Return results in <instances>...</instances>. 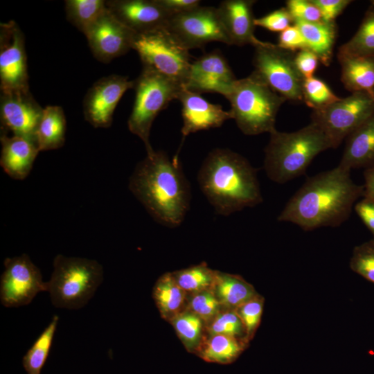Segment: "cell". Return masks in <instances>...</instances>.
Here are the masks:
<instances>
[{"instance_id": "6da1fadb", "label": "cell", "mask_w": 374, "mask_h": 374, "mask_svg": "<svg viewBox=\"0 0 374 374\" xmlns=\"http://www.w3.org/2000/svg\"><path fill=\"white\" fill-rule=\"evenodd\" d=\"M363 186L356 184L350 170L337 166L308 177L288 200L277 220L304 231L339 226L347 220Z\"/></svg>"}, {"instance_id": "7a4b0ae2", "label": "cell", "mask_w": 374, "mask_h": 374, "mask_svg": "<svg viewBox=\"0 0 374 374\" xmlns=\"http://www.w3.org/2000/svg\"><path fill=\"white\" fill-rule=\"evenodd\" d=\"M129 188L159 223L179 226L190 208V188L177 158L154 150L139 162Z\"/></svg>"}, {"instance_id": "3957f363", "label": "cell", "mask_w": 374, "mask_h": 374, "mask_svg": "<svg viewBox=\"0 0 374 374\" xmlns=\"http://www.w3.org/2000/svg\"><path fill=\"white\" fill-rule=\"evenodd\" d=\"M197 182L220 215H229L262 202L256 170L247 159L229 149L216 148L208 154Z\"/></svg>"}, {"instance_id": "277c9868", "label": "cell", "mask_w": 374, "mask_h": 374, "mask_svg": "<svg viewBox=\"0 0 374 374\" xmlns=\"http://www.w3.org/2000/svg\"><path fill=\"white\" fill-rule=\"evenodd\" d=\"M329 148L330 140L314 123L293 132L275 130L265 150V171L271 181L286 183L303 175L315 157Z\"/></svg>"}, {"instance_id": "5b68a950", "label": "cell", "mask_w": 374, "mask_h": 374, "mask_svg": "<svg viewBox=\"0 0 374 374\" xmlns=\"http://www.w3.org/2000/svg\"><path fill=\"white\" fill-rule=\"evenodd\" d=\"M47 283L55 307L78 310L87 304L103 281V266L96 260L57 254Z\"/></svg>"}, {"instance_id": "8992f818", "label": "cell", "mask_w": 374, "mask_h": 374, "mask_svg": "<svg viewBox=\"0 0 374 374\" xmlns=\"http://www.w3.org/2000/svg\"><path fill=\"white\" fill-rule=\"evenodd\" d=\"M226 98L230 103L232 119L242 133L249 136L275 130L277 113L286 101L253 73L237 80Z\"/></svg>"}, {"instance_id": "52a82bcc", "label": "cell", "mask_w": 374, "mask_h": 374, "mask_svg": "<svg viewBox=\"0 0 374 374\" xmlns=\"http://www.w3.org/2000/svg\"><path fill=\"white\" fill-rule=\"evenodd\" d=\"M134 81L135 98L127 126L132 134L142 140L147 154H150L154 150L150 143L152 123L172 100L178 99L183 86L145 66Z\"/></svg>"}, {"instance_id": "ba28073f", "label": "cell", "mask_w": 374, "mask_h": 374, "mask_svg": "<svg viewBox=\"0 0 374 374\" xmlns=\"http://www.w3.org/2000/svg\"><path fill=\"white\" fill-rule=\"evenodd\" d=\"M132 49L139 54L143 66L184 85L191 64L190 55L167 27L135 33Z\"/></svg>"}, {"instance_id": "9c48e42d", "label": "cell", "mask_w": 374, "mask_h": 374, "mask_svg": "<svg viewBox=\"0 0 374 374\" xmlns=\"http://www.w3.org/2000/svg\"><path fill=\"white\" fill-rule=\"evenodd\" d=\"M254 48L252 73L286 100L303 101L304 79L295 66L294 52L267 42Z\"/></svg>"}, {"instance_id": "30bf717a", "label": "cell", "mask_w": 374, "mask_h": 374, "mask_svg": "<svg viewBox=\"0 0 374 374\" xmlns=\"http://www.w3.org/2000/svg\"><path fill=\"white\" fill-rule=\"evenodd\" d=\"M374 114V95L355 92L320 109L313 110L312 123L318 125L330 140L332 148Z\"/></svg>"}, {"instance_id": "8fae6325", "label": "cell", "mask_w": 374, "mask_h": 374, "mask_svg": "<svg viewBox=\"0 0 374 374\" xmlns=\"http://www.w3.org/2000/svg\"><path fill=\"white\" fill-rule=\"evenodd\" d=\"M42 292H47L40 269L23 253L7 258L0 280V301L6 308L29 304Z\"/></svg>"}, {"instance_id": "7c38bea8", "label": "cell", "mask_w": 374, "mask_h": 374, "mask_svg": "<svg viewBox=\"0 0 374 374\" xmlns=\"http://www.w3.org/2000/svg\"><path fill=\"white\" fill-rule=\"evenodd\" d=\"M168 29L190 51L212 42L231 45L220 21L217 8L199 6L172 16Z\"/></svg>"}, {"instance_id": "4fadbf2b", "label": "cell", "mask_w": 374, "mask_h": 374, "mask_svg": "<svg viewBox=\"0 0 374 374\" xmlns=\"http://www.w3.org/2000/svg\"><path fill=\"white\" fill-rule=\"evenodd\" d=\"M0 27L1 92L29 91L24 35L13 21Z\"/></svg>"}, {"instance_id": "5bb4252c", "label": "cell", "mask_w": 374, "mask_h": 374, "mask_svg": "<svg viewBox=\"0 0 374 374\" xmlns=\"http://www.w3.org/2000/svg\"><path fill=\"white\" fill-rule=\"evenodd\" d=\"M134 81L120 75H110L96 81L83 100L85 120L94 127H109L123 95L133 89Z\"/></svg>"}, {"instance_id": "9a60e30c", "label": "cell", "mask_w": 374, "mask_h": 374, "mask_svg": "<svg viewBox=\"0 0 374 374\" xmlns=\"http://www.w3.org/2000/svg\"><path fill=\"white\" fill-rule=\"evenodd\" d=\"M237 80L226 58L216 50L191 62L183 87L199 94L217 93L226 98Z\"/></svg>"}, {"instance_id": "2e32d148", "label": "cell", "mask_w": 374, "mask_h": 374, "mask_svg": "<svg viewBox=\"0 0 374 374\" xmlns=\"http://www.w3.org/2000/svg\"><path fill=\"white\" fill-rule=\"evenodd\" d=\"M134 34L107 10L84 35L94 57L109 63L132 49Z\"/></svg>"}, {"instance_id": "e0dca14e", "label": "cell", "mask_w": 374, "mask_h": 374, "mask_svg": "<svg viewBox=\"0 0 374 374\" xmlns=\"http://www.w3.org/2000/svg\"><path fill=\"white\" fill-rule=\"evenodd\" d=\"M43 110L30 90L1 92L0 117L3 132L10 131L12 135L35 141V132Z\"/></svg>"}, {"instance_id": "ac0fdd59", "label": "cell", "mask_w": 374, "mask_h": 374, "mask_svg": "<svg viewBox=\"0 0 374 374\" xmlns=\"http://www.w3.org/2000/svg\"><path fill=\"white\" fill-rule=\"evenodd\" d=\"M107 10L134 33L167 27L172 17L155 0H109Z\"/></svg>"}, {"instance_id": "d6986e66", "label": "cell", "mask_w": 374, "mask_h": 374, "mask_svg": "<svg viewBox=\"0 0 374 374\" xmlns=\"http://www.w3.org/2000/svg\"><path fill=\"white\" fill-rule=\"evenodd\" d=\"M178 100L181 104L183 138L192 133L221 127L232 119L229 111L218 104H213L204 98L201 94L185 89L181 91Z\"/></svg>"}, {"instance_id": "ffe728a7", "label": "cell", "mask_w": 374, "mask_h": 374, "mask_svg": "<svg viewBox=\"0 0 374 374\" xmlns=\"http://www.w3.org/2000/svg\"><path fill=\"white\" fill-rule=\"evenodd\" d=\"M253 0H224L217 8L222 26L230 40L231 45L254 47L264 42L254 35L255 17Z\"/></svg>"}, {"instance_id": "44dd1931", "label": "cell", "mask_w": 374, "mask_h": 374, "mask_svg": "<svg viewBox=\"0 0 374 374\" xmlns=\"http://www.w3.org/2000/svg\"><path fill=\"white\" fill-rule=\"evenodd\" d=\"M0 164L12 178L21 180L30 172L39 152L35 141L20 136L1 134Z\"/></svg>"}, {"instance_id": "7402d4cb", "label": "cell", "mask_w": 374, "mask_h": 374, "mask_svg": "<svg viewBox=\"0 0 374 374\" xmlns=\"http://www.w3.org/2000/svg\"><path fill=\"white\" fill-rule=\"evenodd\" d=\"M338 166L348 170L374 166V114L346 137Z\"/></svg>"}, {"instance_id": "603a6c76", "label": "cell", "mask_w": 374, "mask_h": 374, "mask_svg": "<svg viewBox=\"0 0 374 374\" xmlns=\"http://www.w3.org/2000/svg\"><path fill=\"white\" fill-rule=\"evenodd\" d=\"M341 82L351 91L374 95V57L338 55Z\"/></svg>"}, {"instance_id": "cb8c5ba5", "label": "cell", "mask_w": 374, "mask_h": 374, "mask_svg": "<svg viewBox=\"0 0 374 374\" xmlns=\"http://www.w3.org/2000/svg\"><path fill=\"white\" fill-rule=\"evenodd\" d=\"M66 127L64 112L60 106L48 105L44 108L35 132V142L39 152L62 147Z\"/></svg>"}, {"instance_id": "d4e9b609", "label": "cell", "mask_w": 374, "mask_h": 374, "mask_svg": "<svg viewBox=\"0 0 374 374\" xmlns=\"http://www.w3.org/2000/svg\"><path fill=\"white\" fill-rule=\"evenodd\" d=\"M211 290L220 304L229 310H235L258 294L253 285L241 276L218 271H215Z\"/></svg>"}, {"instance_id": "484cf974", "label": "cell", "mask_w": 374, "mask_h": 374, "mask_svg": "<svg viewBox=\"0 0 374 374\" xmlns=\"http://www.w3.org/2000/svg\"><path fill=\"white\" fill-rule=\"evenodd\" d=\"M302 33L308 49L315 53L319 61L326 66L329 65L332 56L333 46L336 38L335 23L306 22L294 21Z\"/></svg>"}, {"instance_id": "4316f807", "label": "cell", "mask_w": 374, "mask_h": 374, "mask_svg": "<svg viewBox=\"0 0 374 374\" xmlns=\"http://www.w3.org/2000/svg\"><path fill=\"white\" fill-rule=\"evenodd\" d=\"M245 339L225 335H210L195 353L203 360L226 364L234 362L247 347Z\"/></svg>"}, {"instance_id": "83f0119b", "label": "cell", "mask_w": 374, "mask_h": 374, "mask_svg": "<svg viewBox=\"0 0 374 374\" xmlns=\"http://www.w3.org/2000/svg\"><path fill=\"white\" fill-rule=\"evenodd\" d=\"M186 293L172 273L164 274L158 278L153 287L152 296L163 319L170 321L183 311Z\"/></svg>"}, {"instance_id": "f1b7e54d", "label": "cell", "mask_w": 374, "mask_h": 374, "mask_svg": "<svg viewBox=\"0 0 374 374\" xmlns=\"http://www.w3.org/2000/svg\"><path fill=\"white\" fill-rule=\"evenodd\" d=\"M107 10L106 1L104 0L64 1L67 20L84 34Z\"/></svg>"}, {"instance_id": "f546056e", "label": "cell", "mask_w": 374, "mask_h": 374, "mask_svg": "<svg viewBox=\"0 0 374 374\" xmlns=\"http://www.w3.org/2000/svg\"><path fill=\"white\" fill-rule=\"evenodd\" d=\"M367 10L353 37L340 46L338 55L374 57V4Z\"/></svg>"}, {"instance_id": "4dcf8cb0", "label": "cell", "mask_w": 374, "mask_h": 374, "mask_svg": "<svg viewBox=\"0 0 374 374\" xmlns=\"http://www.w3.org/2000/svg\"><path fill=\"white\" fill-rule=\"evenodd\" d=\"M59 317L55 315L23 357V366L27 374H41L48 357Z\"/></svg>"}, {"instance_id": "1f68e13d", "label": "cell", "mask_w": 374, "mask_h": 374, "mask_svg": "<svg viewBox=\"0 0 374 374\" xmlns=\"http://www.w3.org/2000/svg\"><path fill=\"white\" fill-rule=\"evenodd\" d=\"M187 350L197 351L203 341V320L186 309L170 320Z\"/></svg>"}, {"instance_id": "d6a6232c", "label": "cell", "mask_w": 374, "mask_h": 374, "mask_svg": "<svg viewBox=\"0 0 374 374\" xmlns=\"http://www.w3.org/2000/svg\"><path fill=\"white\" fill-rule=\"evenodd\" d=\"M179 285L186 292L195 294L211 289L215 271L204 263L172 273Z\"/></svg>"}, {"instance_id": "836d02e7", "label": "cell", "mask_w": 374, "mask_h": 374, "mask_svg": "<svg viewBox=\"0 0 374 374\" xmlns=\"http://www.w3.org/2000/svg\"><path fill=\"white\" fill-rule=\"evenodd\" d=\"M339 98L322 80L314 76L304 79L303 101L313 110L324 108Z\"/></svg>"}, {"instance_id": "e575fe53", "label": "cell", "mask_w": 374, "mask_h": 374, "mask_svg": "<svg viewBox=\"0 0 374 374\" xmlns=\"http://www.w3.org/2000/svg\"><path fill=\"white\" fill-rule=\"evenodd\" d=\"M208 332L210 335H225L249 341L244 326L234 310L220 312L209 323Z\"/></svg>"}, {"instance_id": "d590c367", "label": "cell", "mask_w": 374, "mask_h": 374, "mask_svg": "<svg viewBox=\"0 0 374 374\" xmlns=\"http://www.w3.org/2000/svg\"><path fill=\"white\" fill-rule=\"evenodd\" d=\"M350 267L354 272L374 283V238L354 248Z\"/></svg>"}, {"instance_id": "8d00e7d4", "label": "cell", "mask_w": 374, "mask_h": 374, "mask_svg": "<svg viewBox=\"0 0 374 374\" xmlns=\"http://www.w3.org/2000/svg\"><path fill=\"white\" fill-rule=\"evenodd\" d=\"M221 306L213 292L208 289L192 294L187 309L208 323L220 312Z\"/></svg>"}, {"instance_id": "74e56055", "label": "cell", "mask_w": 374, "mask_h": 374, "mask_svg": "<svg viewBox=\"0 0 374 374\" xmlns=\"http://www.w3.org/2000/svg\"><path fill=\"white\" fill-rule=\"evenodd\" d=\"M264 298L258 294L234 310L240 318L246 332V338L251 339L260 323Z\"/></svg>"}, {"instance_id": "f35d334b", "label": "cell", "mask_w": 374, "mask_h": 374, "mask_svg": "<svg viewBox=\"0 0 374 374\" xmlns=\"http://www.w3.org/2000/svg\"><path fill=\"white\" fill-rule=\"evenodd\" d=\"M293 21L320 22L323 21L319 8L312 0H289L286 7Z\"/></svg>"}, {"instance_id": "ab89813d", "label": "cell", "mask_w": 374, "mask_h": 374, "mask_svg": "<svg viewBox=\"0 0 374 374\" xmlns=\"http://www.w3.org/2000/svg\"><path fill=\"white\" fill-rule=\"evenodd\" d=\"M254 24L256 26L269 31L281 33L293 24L294 21L287 9L280 8L262 17L256 18Z\"/></svg>"}, {"instance_id": "60d3db41", "label": "cell", "mask_w": 374, "mask_h": 374, "mask_svg": "<svg viewBox=\"0 0 374 374\" xmlns=\"http://www.w3.org/2000/svg\"><path fill=\"white\" fill-rule=\"evenodd\" d=\"M277 45L283 49L292 52L308 48L302 33L294 24L280 33Z\"/></svg>"}, {"instance_id": "b9f144b4", "label": "cell", "mask_w": 374, "mask_h": 374, "mask_svg": "<svg viewBox=\"0 0 374 374\" xmlns=\"http://www.w3.org/2000/svg\"><path fill=\"white\" fill-rule=\"evenodd\" d=\"M294 61L299 73L303 79H307L314 76L319 59L315 53L305 48L294 54Z\"/></svg>"}, {"instance_id": "7bdbcfd3", "label": "cell", "mask_w": 374, "mask_h": 374, "mask_svg": "<svg viewBox=\"0 0 374 374\" xmlns=\"http://www.w3.org/2000/svg\"><path fill=\"white\" fill-rule=\"evenodd\" d=\"M320 10L323 21L335 23L336 17L352 2L350 0H312Z\"/></svg>"}, {"instance_id": "ee69618b", "label": "cell", "mask_w": 374, "mask_h": 374, "mask_svg": "<svg viewBox=\"0 0 374 374\" xmlns=\"http://www.w3.org/2000/svg\"><path fill=\"white\" fill-rule=\"evenodd\" d=\"M171 16L193 10L200 6L199 0H155Z\"/></svg>"}, {"instance_id": "f6af8a7d", "label": "cell", "mask_w": 374, "mask_h": 374, "mask_svg": "<svg viewBox=\"0 0 374 374\" xmlns=\"http://www.w3.org/2000/svg\"><path fill=\"white\" fill-rule=\"evenodd\" d=\"M354 208L374 237V202L364 198L355 204Z\"/></svg>"}, {"instance_id": "bcb514c9", "label": "cell", "mask_w": 374, "mask_h": 374, "mask_svg": "<svg viewBox=\"0 0 374 374\" xmlns=\"http://www.w3.org/2000/svg\"><path fill=\"white\" fill-rule=\"evenodd\" d=\"M363 189L364 198L374 202V166L366 168Z\"/></svg>"}, {"instance_id": "7dc6e473", "label": "cell", "mask_w": 374, "mask_h": 374, "mask_svg": "<svg viewBox=\"0 0 374 374\" xmlns=\"http://www.w3.org/2000/svg\"><path fill=\"white\" fill-rule=\"evenodd\" d=\"M372 3L374 4V1H372Z\"/></svg>"}]
</instances>
